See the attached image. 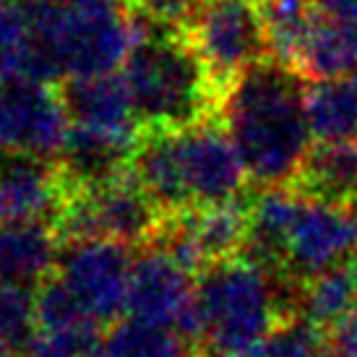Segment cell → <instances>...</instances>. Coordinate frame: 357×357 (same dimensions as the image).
<instances>
[{"label": "cell", "instance_id": "6da1fadb", "mask_svg": "<svg viewBox=\"0 0 357 357\" xmlns=\"http://www.w3.org/2000/svg\"><path fill=\"white\" fill-rule=\"evenodd\" d=\"M307 81L264 58L248 68L222 102L219 118L235 144L248 180L258 188H284L298 180L316 141L305 112Z\"/></svg>", "mask_w": 357, "mask_h": 357}, {"label": "cell", "instance_id": "7a4b0ae2", "mask_svg": "<svg viewBox=\"0 0 357 357\" xmlns=\"http://www.w3.org/2000/svg\"><path fill=\"white\" fill-rule=\"evenodd\" d=\"M26 79L63 84L76 76L118 73L133 45L126 0H31Z\"/></svg>", "mask_w": 357, "mask_h": 357}, {"label": "cell", "instance_id": "3957f363", "mask_svg": "<svg viewBox=\"0 0 357 357\" xmlns=\"http://www.w3.org/2000/svg\"><path fill=\"white\" fill-rule=\"evenodd\" d=\"M120 76L130 91L141 128L185 130L217 118L222 109L199 52L183 29L133 19V45Z\"/></svg>", "mask_w": 357, "mask_h": 357}, {"label": "cell", "instance_id": "277c9868", "mask_svg": "<svg viewBox=\"0 0 357 357\" xmlns=\"http://www.w3.org/2000/svg\"><path fill=\"white\" fill-rule=\"evenodd\" d=\"M274 279L243 256L214 264L196 279V298L206 318V339L214 352L240 357L295 316L282 303Z\"/></svg>", "mask_w": 357, "mask_h": 357}, {"label": "cell", "instance_id": "5b68a950", "mask_svg": "<svg viewBox=\"0 0 357 357\" xmlns=\"http://www.w3.org/2000/svg\"><path fill=\"white\" fill-rule=\"evenodd\" d=\"M185 37L222 102L245 70L271 58L256 0H206Z\"/></svg>", "mask_w": 357, "mask_h": 357}, {"label": "cell", "instance_id": "8992f818", "mask_svg": "<svg viewBox=\"0 0 357 357\" xmlns=\"http://www.w3.org/2000/svg\"><path fill=\"white\" fill-rule=\"evenodd\" d=\"M70 118L58 84L26 76L0 81V151L58 159L68 139Z\"/></svg>", "mask_w": 357, "mask_h": 357}, {"label": "cell", "instance_id": "52a82bcc", "mask_svg": "<svg viewBox=\"0 0 357 357\" xmlns=\"http://www.w3.org/2000/svg\"><path fill=\"white\" fill-rule=\"evenodd\" d=\"M133 256L115 240H81L63 245L58 277L97 324H118L128 307Z\"/></svg>", "mask_w": 357, "mask_h": 357}, {"label": "cell", "instance_id": "ba28073f", "mask_svg": "<svg viewBox=\"0 0 357 357\" xmlns=\"http://www.w3.org/2000/svg\"><path fill=\"white\" fill-rule=\"evenodd\" d=\"M178 154L193 206L243 196L248 172L219 115L178 130Z\"/></svg>", "mask_w": 357, "mask_h": 357}, {"label": "cell", "instance_id": "9c48e42d", "mask_svg": "<svg viewBox=\"0 0 357 357\" xmlns=\"http://www.w3.org/2000/svg\"><path fill=\"white\" fill-rule=\"evenodd\" d=\"M357 253V204L334 206L303 196L287 240V279L307 282Z\"/></svg>", "mask_w": 357, "mask_h": 357}, {"label": "cell", "instance_id": "30bf717a", "mask_svg": "<svg viewBox=\"0 0 357 357\" xmlns=\"http://www.w3.org/2000/svg\"><path fill=\"white\" fill-rule=\"evenodd\" d=\"M66 199L58 162L21 151H0V225L50 222Z\"/></svg>", "mask_w": 357, "mask_h": 357}, {"label": "cell", "instance_id": "8fae6325", "mask_svg": "<svg viewBox=\"0 0 357 357\" xmlns=\"http://www.w3.org/2000/svg\"><path fill=\"white\" fill-rule=\"evenodd\" d=\"M58 86L70 126L94 130L130 146L136 144L141 123L120 73L76 76V79H66Z\"/></svg>", "mask_w": 357, "mask_h": 357}, {"label": "cell", "instance_id": "7c38bea8", "mask_svg": "<svg viewBox=\"0 0 357 357\" xmlns=\"http://www.w3.org/2000/svg\"><path fill=\"white\" fill-rule=\"evenodd\" d=\"M193 298H196L193 277L185 274L162 248L146 245L139 256H133L128 307H126L128 318L172 328Z\"/></svg>", "mask_w": 357, "mask_h": 357}, {"label": "cell", "instance_id": "4fadbf2b", "mask_svg": "<svg viewBox=\"0 0 357 357\" xmlns=\"http://www.w3.org/2000/svg\"><path fill=\"white\" fill-rule=\"evenodd\" d=\"M130 172L165 217L193 208L178 154V130L141 128L130 151Z\"/></svg>", "mask_w": 357, "mask_h": 357}, {"label": "cell", "instance_id": "5bb4252c", "mask_svg": "<svg viewBox=\"0 0 357 357\" xmlns=\"http://www.w3.org/2000/svg\"><path fill=\"white\" fill-rule=\"evenodd\" d=\"M60 238L50 222L0 225V282L40 287L60 261Z\"/></svg>", "mask_w": 357, "mask_h": 357}, {"label": "cell", "instance_id": "9a60e30c", "mask_svg": "<svg viewBox=\"0 0 357 357\" xmlns=\"http://www.w3.org/2000/svg\"><path fill=\"white\" fill-rule=\"evenodd\" d=\"M292 188L334 206L357 204V144H316Z\"/></svg>", "mask_w": 357, "mask_h": 357}, {"label": "cell", "instance_id": "2e32d148", "mask_svg": "<svg viewBox=\"0 0 357 357\" xmlns=\"http://www.w3.org/2000/svg\"><path fill=\"white\" fill-rule=\"evenodd\" d=\"M133 146L94 130L70 126L68 139L55 162L68 185H97L128 169Z\"/></svg>", "mask_w": 357, "mask_h": 357}, {"label": "cell", "instance_id": "e0dca14e", "mask_svg": "<svg viewBox=\"0 0 357 357\" xmlns=\"http://www.w3.org/2000/svg\"><path fill=\"white\" fill-rule=\"evenodd\" d=\"M183 222L196 238L208 266H214L227 258L240 256V250L248 240L250 199L238 196V199L219 201V204L193 206L183 211Z\"/></svg>", "mask_w": 357, "mask_h": 357}, {"label": "cell", "instance_id": "ac0fdd59", "mask_svg": "<svg viewBox=\"0 0 357 357\" xmlns=\"http://www.w3.org/2000/svg\"><path fill=\"white\" fill-rule=\"evenodd\" d=\"M305 112L316 144H357V91L347 79L307 81Z\"/></svg>", "mask_w": 357, "mask_h": 357}, {"label": "cell", "instance_id": "d6986e66", "mask_svg": "<svg viewBox=\"0 0 357 357\" xmlns=\"http://www.w3.org/2000/svg\"><path fill=\"white\" fill-rule=\"evenodd\" d=\"M256 6L266 31L268 55L300 73L316 21V0H256Z\"/></svg>", "mask_w": 357, "mask_h": 357}, {"label": "cell", "instance_id": "ffe728a7", "mask_svg": "<svg viewBox=\"0 0 357 357\" xmlns=\"http://www.w3.org/2000/svg\"><path fill=\"white\" fill-rule=\"evenodd\" d=\"M355 305V282L347 261L310 277L298 287L300 318H305L310 326L321 328L324 334L337 326L342 318H347Z\"/></svg>", "mask_w": 357, "mask_h": 357}, {"label": "cell", "instance_id": "44dd1931", "mask_svg": "<svg viewBox=\"0 0 357 357\" xmlns=\"http://www.w3.org/2000/svg\"><path fill=\"white\" fill-rule=\"evenodd\" d=\"M196 352L175 328L123 318L105 334L100 357H196Z\"/></svg>", "mask_w": 357, "mask_h": 357}, {"label": "cell", "instance_id": "7402d4cb", "mask_svg": "<svg viewBox=\"0 0 357 357\" xmlns=\"http://www.w3.org/2000/svg\"><path fill=\"white\" fill-rule=\"evenodd\" d=\"M40 337L37 324V303L34 292L21 284L0 282V342L19 349H29V344Z\"/></svg>", "mask_w": 357, "mask_h": 357}, {"label": "cell", "instance_id": "603a6c76", "mask_svg": "<svg viewBox=\"0 0 357 357\" xmlns=\"http://www.w3.org/2000/svg\"><path fill=\"white\" fill-rule=\"evenodd\" d=\"M326 334L305 318L292 316L240 357H324Z\"/></svg>", "mask_w": 357, "mask_h": 357}, {"label": "cell", "instance_id": "cb8c5ba5", "mask_svg": "<svg viewBox=\"0 0 357 357\" xmlns=\"http://www.w3.org/2000/svg\"><path fill=\"white\" fill-rule=\"evenodd\" d=\"M31 55L29 13L24 6L6 3L0 10V81L24 76Z\"/></svg>", "mask_w": 357, "mask_h": 357}, {"label": "cell", "instance_id": "d4e9b609", "mask_svg": "<svg viewBox=\"0 0 357 357\" xmlns=\"http://www.w3.org/2000/svg\"><path fill=\"white\" fill-rule=\"evenodd\" d=\"M206 0H126L130 16L169 29H188Z\"/></svg>", "mask_w": 357, "mask_h": 357}, {"label": "cell", "instance_id": "484cf974", "mask_svg": "<svg viewBox=\"0 0 357 357\" xmlns=\"http://www.w3.org/2000/svg\"><path fill=\"white\" fill-rule=\"evenodd\" d=\"M326 352L331 357H357V307L326 331Z\"/></svg>", "mask_w": 357, "mask_h": 357}, {"label": "cell", "instance_id": "4316f807", "mask_svg": "<svg viewBox=\"0 0 357 357\" xmlns=\"http://www.w3.org/2000/svg\"><path fill=\"white\" fill-rule=\"evenodd\" d=\"M26 357H84V355L73 347V342H68V339L40 334V337L29 344Z\"/></svg>", "mask_w": 357, "mask_h": 357}, {"label": "cell", "instance_id": "83f0119b", "mask_svg": "<svg viewBox=\"0 0 357 357\" xmlns=\"http://www.w3.org/2000/svg\"><path fill=\"white\" fill-rule=\"evenodd\" d=\"M347 268L349 274H352V282H355V300H357V253L347 258Z\"/></svg>", "mask_w": 357, "mask_h": 357}, {"label": "cell", "instance_id": "f1b7e54d", "mask_svg": "<svg viewBox=\"0 0 357 357\" xmlns=\"http://www.w3.org/2000/svg\"><path fill=\"white\" fill-rule=\"evenodd\" d=\"M0 357H19V355H16V349L13 347H8V344L0 342Z\"/></svg>", "mask_w": 357, "mask_h": 357}, {"label": "cell", "instance_id": "f546056e", "mask_svg": "<svg viewBox=\"0 0 357 357\" xmlns=\"http://www.w3.org/2000/svg\"><path fill=\"white\" fill-rule=\"evenodd\" d=\"M196 357H225V355H219V352H214V349H211V352H196Z\"/></svg>", "mask_w": 357, "mask_h": 357}, {"label": "cell", "instance_id": "4dcf8cb0", "mask_svg": "<svg viewBox=\"0 0 357 357\" xmlns=\"http://www.w3.org/2000/svg\"><path fill=\"white\" fill-rule=\"evenodd\" d=\"M349 84H352V86H355V91H357V70L352 73V79H349Z\"/></svg>", "mask_w": 357, "mask_h": 357}, {"label": "cell", "instance_id": "1f68e13d", "mask_svg": "<svg viewBox=\"0 0 357 357\" xmlns=\"http://www.w3.org/2000/svg\"><path fill=\"white\" fill-rule=\"evenodd\" d=\"M3 6H6V0H0V10H3Z\"/></svg>", "mask_w": 357, "mask_h": 357}]
</instances>
